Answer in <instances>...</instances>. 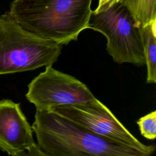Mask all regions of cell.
<instances>
[{"instance_id":"6da1fadb","label":"cell","mask_w":156,"mask_h":156,"mask_svg":"<svg viewBox=\"0 0 156 156\" xmlns=\"http://www.w3.org/2000/svg\"><path fill=\"white\" fill-rule=\"evenodd\" d=\"M31 127L42 156H147L50 110H36Z\"/></svg>"},{"instance_id":"7a4b0ae2","label":"cell","mask_w":156,"mask_h":156,"mask_svg":"<svg viewBox=\"0 0 156 156\" xmlns=\"http://www.w3.org/2000/svg\"><path fill=\"white\" fill-rule=\"evenodd\" d=\"M92 0H13L9 13L24 30L63 45L88 29Z\"/></svg>"},{"instance_id":"3957f363","label":"cell","mask_w":156,"mask_h":156,"mask_svg":"<svg viewBox=\"0 0 156 156\" xmlns=\"http://www.w3.org/2000/svg\"><path fill=\"white\" fill-rule=\"evenodd\" d=\"M63 46L24 30L9 12L0 16V75L52 65Z\"/></svg>"},{"instance_id":"277c9868","label":"cell","mask_w":156,"mask_h":156,"mask_svg":"<svg viewBox=\"0 0 156 156\" xmlns=\"http://www.w3.org/2000/svg\"><path fill=\"white\" fill-rule=\"evenodd\" d=\"M88 29L102 34L107 38V53L118 64L145 65L140 27L121 0H110L91 12Z\"/></svg>"},{"instance_id":"5b68a950","label":"cell","mask_w":156,"mask_h":156,"mask_svg":"<svg viewBox=\"0 0 156 156\" xmlns=\"http://www.w3.org/2000/svg\"><path fill=\"white\" fill-rule=\"evenodd\" d=\"M80 125L90 132L152 155L154 144L145 145L137 140L96 98L82 103L66 104L49 110Z\"/></svg>"},{"instance_id":"8992f818","label":"cell","mask_w":156,"mask_h":156,"mask_svg":"<svg viewBox=\"0 0 156 156\" xmlns=\"http://www.w3.org/2000/svg\"><path fill=\"white\" fill-rule=\"evenodd\" d=\"M27 99L36 110H49L66 104L85 102L95 98L88 87L76 77L48 65L28 85Z\"/></svg>"},{"instance_id":"52a82bcc","label":"cell","mask_w":156,"mask_h":156,"mask_svg":"<svg viewBox=\"0 0 156 156\" xmlns=\"http://www.w3.org/2000/svg\"><path fill=\"white\" fill-rule=\"evenodd\" d=\"M0 149L13 156H42L33 130L20 108L9 99L0 101Z\"/></svg>"},{"instance_id":"ba28073f","label":"cell","mask_w":156,"mask_h":156,"mask_svg":"<svg viewBox=\"0 0 156 156\" xmlns=\"http://www.w3.org/2000/svg\"><path fill=\"white\" fill-rule=\"evenodd\" d=\"M145 65L147 66L146 83L156 82V20L140 27Z\"/></svg>"},{"instance_id":"9c48e42d","label":"cell","mask_w":156,"mask_h":156,"mask_svg":"<svg viewBox=\"0 0 156 156\" xmlns=\"http://www.w3.org/2000/svg\"><path fill=\"white\" fill-rule=\"evenodd\" d=\"M131 12L138 27L156 20V0H121Z\"/></svg>"},{"instance_id":"30bf717a","label":"cell","mask_w":156,"mask_h":156,"mask_svg":"<svg viewBox=\"0 0 156 156\" xmlns=\"http://www.w3.org/2000/svg\"><path fill=\"white\" fill-rule=\"evenodd\" d=\"M136 123L140 133L149 140H154L156 137V111L141 117Z\"/></svg>"},{"instance_id":"8fae6325","label":"cell","mask_w":156,"mask_h":156,"mask_svg":"<svg viewBox=\"0 0 156 156\" xmlns=\"http://www.w3.org/2000/svg\"><path fill=\"white\" fill-rule=\"evenodd\" d=\"M110 1V0H99V5H98V6L104 5V4H105V3L108 2Z\"/></svg>"}]
</instances>
